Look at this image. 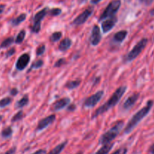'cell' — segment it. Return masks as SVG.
Segmentation results:
<instances>
[{
    "instance_id": "cell-1",
    "label": "cell",
    "mask_w": 154,
    "mask_h": 154,
    "mask_svg": "<svg viewBox=\"0 0 154 154\" xmlns=\"http://www.w3.org/2000/svg\"><path fill=\"white\" fill-rule=\"evenodd\" d=\"M126 90H127L126 86H121V87H118L116 90V91L113 93L112 96L110 97V99L104 105H102V106H100L98 109L96 110V111L93 113V116H92V119L96 118L106 111H109L113 107L117 105V103L120 101V99H122L124 93L126 92Z\"/></svg>"
},
{
    "instance_id": "cell-2",
    "label": "cell",
    "mask_w": 154,
    "mask_h": 154,
    "mask_svg": "<svg viewBox=\"0 0 154 154\" xmlns=\"http://www.w3.org/2000/svg\"><path fill=\"white\" fill-rule=\"evenodd\" d=\"M153 106V100H149L147 101V104L144 107H143L141 110L135 113L132 118L129 120L128 123L126 124V127L124 129L125 134H129L137 126L138 123L143 120L145 117H147V114L150 113V110L152 109Z\"/></svg>"
},
{
    "instance_id": "cell-3",
    "label": "cell",
    "mask_w": 154,
    "mask_h": 154,
    "mask_svg": "<svg viewBox=\"0 0 154 154\" xmlns=\"http://www.w3.org/2000/svg\"><path fill=\"white\" fill-rule=\"evenodd\" d=\"M123 126H124V121H123V120H118V121L116 122L109 130H108L103 135H102V136L99 138V144L105 145V144L111 143V141H114L117 138V135L120 134Z\"/></svg>"
},
{
    "instance_id": "cell-4",
    "label": "cell",
    "mask_w": 154,
    "mask_h": 154,
    "mask_svg": "<svg viewBox=\"0 0 154 154\" xmlns=\"http://www.w3.org/2000/svg\"><path fill=\"white\" fill-rule=\"evenodd\" d=\"M148 43V39L147 38H143L142 39L139 41L135 46L133 47L132 50L128 53L127 55L125 57V61L126 62H131L133 61L135 58L140 55L141 52L144 50V48L147 46Z\"/></svg>"
},
{
    "instance_id": "cell-5",
    "label": "cell",
    "mask_w": 154,
    "mask_h": 154,
    "mask_svg": "<svg viewBox=\"0 0 154 154\" xmlns=\"http://www.w3.org/2000/svg\"><path fill=\"white\" fill-rule=\"evenodd\" d=\"M121 6V0H112L101 14L99 20L102 21L115 16Z\"/></svg>"
},
{
    "instance_id": "cell-6",
    "label": "cell",
    "mask_w": 154,
    "mask_h": 154,
    "mask_svg": "<svg viewBox=\"0 0 154 154\" xmlns=\"http://www.w3.org/2000/svg\"><path fill=\"white\" fill-rule=\"evenodd\" d=\"M48 12H49V8L48 7H45L35 14L34 17H33L32 26L31 27L32 32L38 33L40 32L42 21L43 20L45 16L48 14Z\"/></svg>"
},
{
    "instance_id": "cell-7",
    "label": "cell",
    "mask_w": 154,
    "mask_h": 154,
    "mask_svg": "<svg viewBox=\"0 0 154 154\" xmlns=\"http://www.w3.org/2000/svg\"><path fill=\"white\" fill-rule=\"evenodd\" d=\"M103 96V90H99V91L96 92V93L92 95L91 96H90V97H88L87 99H86V100L84 101V108H93V107L96 106V105L100 102V100L102 99Z\"/></svg>"
},
{
    "instance_id": "cell-8",
    "label": "cell",
    "mask_w": 154,
    "mask_h": 154,
    "mask_svg": "<svg viewBox=\"0 0 154 154\" xmlns=\"http://www.w3.org/2000/svg\"><path fill=\"white\" fill-rule=\"evenodd\" d=\"M93 11H94V8L93 7L87 8L86 10H84L81 14L78 15L73 21H72V24L75 26H81L82 24L85 23L87 22V20L89 19L90 16L93 14Z\"/></svg>"
},
{
    "instance_id": "cell-9",
    "label": "cell",
    "mask_w": 154,
    "mask_h": 154,
    "mask_svg": "<svg viewBox=\"0 0 154 154\" xmlns=\"http://www.w3.org/2000/svg\"><path fill=\"white\" fill-rule=\"evenodd\" d=\"M101 29L98 25L93 26L91 32V35L90 38V42L93 46H97L102 40Z\"/></svg>"
},
{
    "instance_id": "cell-10",
    "label": "cell",
    "mask_w": 154,
    "mask_h": 154,
    "mask_svg": "<svg viewBox=\"0 0 154 154\" xmlns=\"http://www.w3.org/2000/svg\"><path fill=\"white\" fill-rule=\"evenodd\" d=\"M56 120V115L55 114H51V115L48 116V117H45V118L42 119L40 121L38 122L37 126V131H42L43 129L48 128L50 125L52 124Z\"/></svg>"
},
{
    "instance_id": "cell-11",
    "label": "cell",
    "mask_w": 154,
    "mask_h": 154,
    "mask_svg": "<svg viewBox=\"0 0 154 154\" xmlns=\"http://www.w3.org/2000/svg\"><path fill=\"white\" fill-rule=\"evenodd\" d=\"M117 23V17L116 16L105 20L102 23V29L103 33H108L111 31Z\"/></svg>"
},
{
    "instance_id": "cell-12",
    "label": "cell",
    "mask_w": 154,
    "mask_h": 154,
    "mask_svg": "<svg viewBox=\"0 0 154 154\" xmlns=\"http://www.w3.org/2000/svg\"><path fill=\"white\" fill-rule=\"evenodd\" d=\"M30 61V56L28 54H23L18 58L16 63V69L18 71H23L26 68Z\"/></svg>"
},
{
    "instance_id": "cell-13",
    "label": "cell",
    "mask_w": 154,
    "mask_h": 154,
    "mask_svg": "<svg viewBox=\"0 0 154 154\" xmlns=\"http://www.w3.org/2000/svg\"><path fill=\"white\" fill-rule=\"evenodd\" d=\"M140 94L138 93H133L132 95H131L130 96L127 98V99L125 100V102L123 104V108L125 111H128V110L130 109L132 107H133L135 105V104L136 103V102L138 101V98H139Z\"/></svg>"
},
{
    "instance_id": "cell-14",
    "label": "cell",
    "mask_w": 154,
    "mask_h": 154,
    "mask_svg": "<svg viewBox=\"0 0 154 154\" xmlns=\"http://www.w3.org/2000/svg\"><path fill=\"white\" fill-rule=\"evenodd\" d=\"M71 102V99L69 97L63 98L60 99V100H57V102H54L52 105V110L54 111H58L60 110L66 108Z\"/></svg>"
},
{
    "instance_id": "cell-15",
    "label": "cell",
    "mask_w": 154,
    "mask_h": 154,
    "mask_svg": "<svg viewBox=\"0 0 154 154\" xmlns=\"http://www.w3.org/2000/svg\"><path fill=\"white\" fill-rule=\"evenodd\" d=\"M72 45V40L69 38H66L60 42V45H59V50L62 52H66L71 48Z\"/></svg>"
},
{
    "instance_id": "cell-16",
    "label": "cell",
    "mask_w": 154,
    "mask_h": 154,
    "mask_svg": "<svg viewBox=\"0 0 154 154\" xmlns=\"http://www.w3.org/2000/svg\"><path fill=\"white\" fill-rule=\"evenodd\" d=\"M127 34L128 32L126 30H121V31L117 32L114 34L113 40L114 41V42H117V43H122L126 39Z\"/></svg>"
},
{
    "instance_id": "cell-17",
    "label": "cell",
    "mask_w": 154,
    "mask_h": 154,
    "mask_svg": "<svg viewBox=\"0 0 154 154\" xmlns=\"http://www.w3.org/2000/svg\"><path fill=\"white\" fill-rule=\"evenodd\" d=\"M67 143H68L67 141H63V142H62L61 144L56 146V147H54V149H52V150H51L48 154H60L63 151V150L65 149L66 146L67 145Z\"/></svg>"
},
{
    "instance_id": "cell-18",
    "label": "cell",
    "mask_w": 154,
    "mask_h": 154,
    "mask_svg": "<svg viewBox=\"0 0 154 154\" xmlns=\"http://www.w3.org/2000/svg\"><path fill=\"white\" fill-rule=\"evenodd\" d=\"M114 143H110V144H105L102 145V147L98 150L95 154H108L109 152L112 150L113 147H114Z\"/></svg>"
},
{
    "instance_id": "cell-19",
    "label": "cell",
    "mask_w": 154,
    "mask_h": 154,
    "mask_svg": "<svg viewBox=\"0 0 154 154\" xmlns=\"http://www.w3.org/2000/svg\"><path fill=\"white\" fill-rule=\"evenodd\" d=\"M29 104V96L28 95H25L22 99H20L16 104V107L17 108H22L23 107L26 106Z\"/></svg>"
},
{
    "instance_id": "cell-20",
    "label": "cell",
    "mask_w": 154,
    "mask_h": 154,
    "mask_svg": "<svg viewBox=\"0 0 154 154\" xmlns=\"http://www.w3.org/2000/svg\"><path fill=\"white\" fill-rule=\"evenodd\" d=\"M26 18V14H21L20 15L17 17L14 18L11 20V24L13 26H18L22 22H23L24 20Z\"/></svg>"
},
{
    "instance_id": "cell-21",
    "label": "cell",
    "mask_w": 154,
    "mask_h": 154,
    "mask_svg": "<svg viewBox=\"0 0 154 154\" xmlns=\"http://www.w3.org/2000/svg\"><path fill=\"white\" fill-rule=\"evenodd\" d=\"M81 84V81L80 80H75V81H71L67 82L66 84V87L69 90H75L78 87H79Z\"/></svg>"
},
{
    "instance_id": "cell-22",
    "label": "cell",
    "mask_w": 154,
    "mask_h": 154,
    "mask_svg": "<svg viewBox=\"0 0 154 154\" xmlns=\"http://www.w3.org/2000/svg\"><path fill=\"white\" fill-rule=\"evenodd\" d=\"M14 42V39L13 37H9L8 38L5 39L2 42V43L0 45V48H6L10 47L12 44Z\"/></svg>"
},
{
    "instance_id": "cell-23",
    "label": "cell",
    "mask_w": 154,
    "mask_h": 154,
    "mask_svg": "<svg viewBox=\"0 0 154 154\" xmlns=\"http://www.w3.org/2000/svg\"><path fill=\"white\" fill-rule=\"evenodd\" d=\"M44 65V61L42 60H38L36 61H35L34 63H32L31 67L29 69L28 72H31L32 69H38L40 68H42Z\"/></svg>"
},
{
    "instance_id": "cell-24",
    "label": "cell",
    "mask_w": 154,
    "mask_h": 154,
    "mask_svg": "<svg viewBox=\"0 0 154 154\" xmlns=\"http://www.w3.org/2000/svg\"><path fill=\"white\" fill-rule=\"evenodd\" d=\"M26 37V31L24 29L21 30L17 35L16 39H15V43L17 44H21L23 40L25 39Z\"/></svg>"
},
{
    "instance_id": "cell-25",
    "label": "cell",
    "mask_w": 154,
    "mask_h": 154,
    "mask_svg": "<svg viewBox=\"0 0 154 154\" xmlns=\"http://www.w3.org/2000/svg\"><path fill=\"white\" fill-rule=\"evenodd\" d=\"M62 38V32H55L52 33L50 37V40L52 42H57L60 40Z\"/></svg>"
},
{
    "instance_id": "cell-26",
    "label": "cell",
    "mask_w": 154,
    "mask_h": 154,
    "mask_svg": "<svg viewBox=\"0 0 154 154\" xmlns=\"http://www.w3.org/2000/svg\"><path fill=\"white\" fill-rule=\"evenodd\" d=\"M12 133H13V130H12L11 127L8 126V127L3 129L2 132V136L5 138H10L12 135Z\"/></svg>"
},
{
    "instance_id": "cell-27",
    "label": "cell",
    "mask_w": 154,
    "mask_h": 154,
    "mask_svg": "<svg viewBox=\"0 0 154 154\" xmlns=\"http://www.w3.org/2000/svg\"><path fill=\"white\" fill-rule=\"evenodd\" d=\"M11 102V99L10 97H5L0 100V108H5L10 105Z\"/></svg>"
},
{
    "instance_id": "cell-28",
    "label": "cell",
    "mask_w": 154,
    "mask_h": 154,
    "mask_svg": "<svg viewBox=\"0 0 154 154\" xmlns=\"http://www.w3.org/2000/svg\"><path fill=\"white\" fill-rule=\"evenodd\" d=\"M23 118V112L22 111H20L12 117L11 119V122H17V121H19V120H22Z\"/></svg>"
},
{
    "instance_id": "cell-29",
    "label": "cell",
    "mask_w": 154,
    "mask_h": 154,
    "mask_svg": "<svg viewBox=\"0 0 154 154\" xmlns=\"http://www.w3.org/2000/svg\"><path fill=\"white\" fill-rule=\"evenodd\" d=\"M62 13L61 8H53L51 10H49V14L51 16H58L60 14Z\"/></svg>"
},
{
    "instance_id": "cell-30",
    "label": "cell",
    "mask_w": 154,
    "mask_h": 154,
    "mask_svg": "<svg viewBox=\"0 0 154 154\" xmlns=\"http://www.w3.org/2000/svg\"><path fill=\"white\" fill-rule=\"evenodd\" d=\"M45 50H46V48H45V45H42L40 46H38L36 49V55L38 57V56L43 55L44 53L45 52Z\"/></svg>"
},
{
    "instance_id": "cell-31",
    "label": "cell",
    "mask_w": 154,
    "mask_h": 154,
    "mask_svg": "<svg viewBox=\"0 0 154 154\" xmlns=\"http://www.w3.org/2000/svg\"><path fill=\"white\" fill-rule=\"evenodd\" d=\"M65 63H66V60H65L64 58L59 59V60L56 62L55 64H54V67H56V68L60 67V66H63Z\"/></svg>"
},
{
    "instance_id": "cell-32",
    "label": "cell",
    "mask_w": 154,
    "mask_h": 154,
    "mask_svg": "<svg viewBox=\"0 0 154 154\" xmlns=\"http://www.w3.org/2000/svg\"><path fill=\"white\" fill-rule=\"evenodd\" d=\"M127 152L128 150L126 147H121V148L118 149V150H117L111 154H127Z\"/></svg>"
},
{
    "instance_id": "cell-33",
    "label": "cell",
    "mask_w": 154,
    "mask_h": 154,
    "mask_svg": "<svg viewBox=\"0 0 154 154\" xmlns=\"http://www.w3.org/2000/svg\"><path fill=\"white\" fill-rule=\"evenodd\" d=\"M15 53V49L14 48H11L10 50H9L8 51L7 53H6V58H8V57H11L12 55H14Z\"/></svg>"
},
{
    "instance_id": "cell-34",
    "label": "cell",
    "mask_w": 154,
    "mask_h": 154,
    "mask_svg": "<svg viewBox=\"0 0 154 154\" xmlns=\"http://www.w3.org/2000/svg\"><path fill=\"white\" fill-rule=\"evenodd\" d=\"M140 2H141L142 4H144L145 5H150L152 2H153V0H139Z\"/></svg>"
},
{
    "instance_id": "cell-35",
    "label": "cell",
    "mask_w": 154,
    "mask_h": 154,
    "mask_svg": "<svg viewBox=\"0 0 154 154\" xmlns=\"http://www.w3.org/2000/svg\"><path fill=\"white\" fill-rule=\"evenodd\" d=\"M75 109H76V106H75V105H74V104H72V105H70L69 106H68L67 108V110L69 111H74Z\"/></svg>"
},
{
    "instance_id": "cell-36",
    "label": "cell",
    "mask_w": 154,
    "mask_h": 154,
    "mask_svg": "<svg viewBox=\"0 0 154 154\" xmlns=\"http://www.w3.org/2000/svg\"><path fill=\"white\" fill-rule=\"evenodd\" d=\"M32 154H47V151L46 150H44V149H40V150H37Z\"/></svg>"
},
{
    "instance_id": "cell-37",
    "label": "cell",
    "mask_w": 154,
    "mask_h": 154,
    "mask_svg": "<svg viewBox=\"0 0 154 154\" xmlns=\"http://www.w3.org/2000/svg\"><path fill=\"white\" fill-rule=\"evenodd\" d=\"M15 151H16V147H12V148H11L10 150H8V151L5 153V154H14L15 153Z\"/></svg>"
},
{
    "instance_id": "cell-38",
    "label": "cell",
    "mask_w": 154,
    "mask_h": 154,
    "mask_svg": "<svg viewBox=\"0 0 154 154\" xmlns=\"http://www.w3.org/2000/svg\"><path fill=\"white\" fill-rule=\"evenodd\" d=\"M10 93H11V96H15L18 93V90H17L16 88H14V89H12L11 90Z\"/></svg>"
},
{
    "instance_id": "cell-39",
    "label": "cell",
    "mask_w": 154,
    "mask_h": 154,
    "mask_svg": "<svg viewBox=\"0 0 154 154\" xmlns=\"http://www.w3.org/2000/svg\"><path fill=\"white\" fill-rule=\"evenodd\" d=\"M101 1H102V0H90V2L93 5H96L98 4V3L100 2Z\"/></svg>"
},
{
    "instance_id": "cell-40",
    "label": "cell",
    "mask_w": 154,
    "mask_h": 154,
    "mask_svg": "<svg viewBox=\"0 0 154 154\" xmlns=\"http://www.w3.org/2000/svg\"><path fill=\"white\" fill-rule=\"evenodd\" d=\"M5 8V5H0V14L4 11Z\"/></svg>"
},
{
    "instance_id": "cell-41",
    "label": "cell",
    "mask_w": 154,
    "mask_h": 154,
    "mask_svg": "<svg viewBox=\"0 0 154 154\" xmlns=\"http://www.w3.org/2000/svg\"><path fill=\"white\" fill-rule=\"evenodd\" d=\"M87 1V0H78V2L79 4H83V3H85Z\"/></svg>"
},
{
    "instance_id": "cell-42",
    "label": "cell",
    "mask_w": 154,
    "mask_h": 154,
    "mask_svg": "<svg viewBox=\"0 0 154 154\" xmlns=\"http://www.w3.org/2000/svg\"><path fill=\"white\" fill-rule=\"evenodd\" d=\"M150 153L154 154V144L153 146H152L151 148H150Z\"/></svg>"
},
{
    "instance_id": "cell-43",
    "label": "cell",
    "mask_w": 154,
    "mask_h": 154,
    "mask_svg": "<svg viewBox=\"0 0 154 154\" xmlns=\"http://www.w3.org/2000/svg\"><path fill=\"white\" fill-rule=\"evenodd\" d=\"M76 154H84V153H83V152H78V153H77Z\"/></svg>"
}]
</instances>
